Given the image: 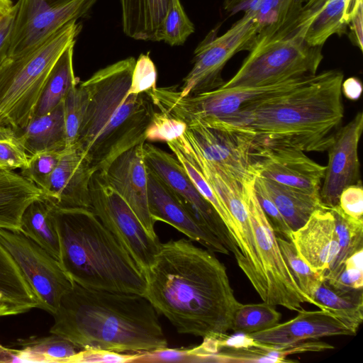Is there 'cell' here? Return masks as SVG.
I'll return each mask as SVG.
<instances>
[{
  "label": "cell",
  "instance_id": "obj_5",
  "mask_svg": "<svg viewBox=\"0 0 363 363\" xmlns=\"http://www.w3.org/2000/svg\"><path fill=\"white\" fill-rule=\"evenodd\" d=\"M60 262L84 288L144 296L145 274L90 208H58Z\"/></svg>",
  "mask_w": 363,
  "mask_h": 363
},
{
  "label": "cell",
  "instance_id": "obj_37",
  "mask_svg": "<svg viewBox=\"0 0 363 363\" xmlns=\"http://www.w3.org/2000/svg\"><path fill=\"white\" fill-rule=\"evenodd\" d=\"M277 240L284 258L298 286L311 298L315 289L324 277L315 272L301 258L291 240L280 237H277Z\"/></svg>",
  "mask_w": 363,
  "mask_h": 363
},
{
  "label": "cell",
  "instance_id": "obj_7",
  "mask_svg": "<svg viewBox=\"0 0 363 363\" xmlns=\"http://www.w3.org/2000/svg\"><path fill=\"white\" fill-rule=\"evenodd\" d=\"M307 28L292 21L254 45L238 72L221 86H260L316 74L323 59V47L306 42Z\"/></svg>",
  "mask_w": 363,
  "mask_h": 363
},
{
  "label": "cell",
  "instance_id": "obj_20",
  "mask_svg": "<svg viewBox=\"0 0 363 363\" xmlns=\"http://www.w3.org/2000/svg\"><path fill=\"white\" fill-rule=\"evenodd\" d=\"M291 240L301 258L324 277L340 250L330 210L324 206L315 210L301 227L292 231Z\"/></svg>",
  "mask_w": 363,
  "mask_h": 363
},
{
  "label": "cell",
  "instance_id": "obj_6",
  "mask_svg": "<svg viewBox=\"0 0 363 363\" xmlns=\"http://www.w3.org/2000/svg\"><path fill=\"white\" fill-rule=\"evenodd\" d=\"M81 28L77 21H71L37 48L4 60L0 77V125L19 131L28 125L53 66L76 41Z\"/></svg>",
  "mask_w": 363,
  "mask_h": 363
},
{
  "label": "cell",
  "instance_id": "obj_55",
  "mask_svg": "<svg viewBox=\"0 0 363 363\" xmlns=\"http://www.w3.org/2000/svg\"><path fill=\"white\" fill-rule=\"evenodd\" d=\"M242 0H224L223 9L226 12H230L236 5Z\"/></svg>",
  "mask_w": 363,
  "mask_h": 363
},
{
  "label": "cell",
  "instance_id": "obj_48",
  "mask_svg": "<svg viewBox=\"0 0 363 363\" xmlns=\"http://www.w3.org/2000/svg\"><path fill=\"white\" fill-rule=\"evenodd\" d=\"M16 13L15 4L10 12L0 21V65L8 57Z\"/></svg>",
  "mask_w": 363,
  "mask_h": 363
},
{
  "label": "cell",
  "instance_id": "obj_52",
  "mask_svg": "<svg viewBox=\"0 0 363 363\" xmlns=\"http://www.w3.org/2000/svg\"><path fill=\"white\" fill-rule=\"evenodd\" d=\"M0 362H19L16 354V349H10L0 345Z\"/></svg>",
  "mask_w": 363,
  "mask_h": 363
},
{
  "label": "cell",
  "instance_id": "obj_31",
  "mask_svg": "<svg viewBox=\"0 0 363 363\" xmlns=\"http://www.w3.org/2000/svg\"><path fill=\"white\" fill-rule=\"evenodd\" d=\"M45 337H30L18 339L16 345L19 362H67L80 349L67 338L52 334Z\"/></svg>",
  "mask_w": 363,
  "mask_h": 363
},
{
  "label": "cell",
  "instance_id": "obj_10",
  "mask_svg": "<svg viewBox=\"0 0 363 363\" xmlns=\"http://www.w3.org/2000/svg\"><path fill=\"white\" fill-rule=\"evenodd\" d=\"M147 168L155 174L203 228L213 234L233 253L238 267L243 256L213 206L201 194L176 157L149 143L143 145Z\"/></svg>",
  "mask_w": 363,
  "mask_h": 363
},
{
  "label": "cell",
  "instance_id": "obj_54",
  "mask_svg": "<svg viewBox=\"0 0 363 363\" xmlns=\"http://www.w3.org/2000/svg\"><path fill=\"white\" fill-rule=\"evenodd\" d=\"M13 6L12 0H0V21L10 12Z\"/></svg>",
  "mask_w": 363,
  "mask_h": 363
},
{
  "label": "cell",
  "instance_id": "obj_8",
  "mask_svg": "<svg viewBox=\"0 0 363 363\" xmlns=\"http://www.w3.org/2000/svg\"><path fill=\"white\" fill-rule=\"evenodd\" d=\"M242 196L249 215L259 258L264 274L265 303L298 311L303 303L315 305L298 286L281 253L275 234L255 189V178L242 184Z\"/></svg>",
  "mask_w": 363,
  "mask_h": 363
},
{
  "label": "cell",
  "instance_id": "obj_13",
  "mask_svg": "<svg viewBox=\"0 0 363 363\" xmlns=\"http://www.w3.org/2000/svg\"><path fill=\"white\" fill-rule=\"evenodd\" d=\"M97 0H18L9 57L37 48L68 23L88 13Z\"/></svg>",
  "mask_w": 363,
  "mask_h": 363
},
{
  "label": "cell",
  "instance_id": "obj_30",
  "mask_svg": "<svg viewBox=\"0 0 363 363\" xmlns=\"http://www.w3.org/2000/svg\"><path fill=\"white\" fill-rule=\"evenodd\" d=\"M75 42L72 43L61 54L53 66L42 94L37 104L34 116L50 112L65 98L69 91L79 80L73 68V52Z\"/></svg>",
  "mask_w": 363,
  "mask_h": 363
},
{
  "label": "cell",
  "instance_id": "obj_28",
  "mask_svg": "<svg viewBox=\"0 0 363 363\" xmlns=\"http://www.w3.org/2000/svg\"><path fill=\"white\" fill-rule=\"evenodd\" d=\"M21 231L58 261L60 260L55 206L43 196L33 201L23 212Z\"/></svg>",
  "mask_w": 363,
  "mask_h": 363
},
{
  "label": "cell",
  "instance_id": "obj_53",
  "mask_svg": "<svg viewBox=\"0 0 363 363\" xmlns=\"http://www.w3.org/2000/svg\"><path fill=\"white\" fill-rule=\"evenodd\" d=\"M21 313V311L9 303L0 301V318L2 316L17 315Z\"/></svg>",
  "mask_w": 363,
  "mask_h": 363
},
{
  "label": "cell",
  "instance_id": "obj_4",
  "mask_svg": "<svg viewBox=\"0 0 363 363\" xmlns=\"http://www.w3.org/2000/svg\"><path fill=\"white\" fill-rule=\"evenodd\" d=\"M135 62L133 57L119 60L81 82L88 102L76 144L96 172L146 141L154 105L146 93H128Z\"/></svg>",
  "mask_w": 363,
  "mask_h": 363
},
{
  "label": "cell",
  "instance_id": "obj_22",
  "mask_svg": "<svg viewBox=\"0 0 363 363\" xmlns=\"http://www.w3.org/2000/svg\"><path fill=\"white\" fill-rule=\"evenodd\" d=\"M147 172L148 206L153 220L168 223L213 253L229 255L222 242L193 219L158 177L147 168Z\"/></svg>",
  "mask_w": 363,
  "mask_h": 363
},
{
  "label": "cell",
  "instance_id": "obj_9",
  "mask_svg": "<svg viewBox=\"0 0 363 363\" xmlns=\"http://www.w3.org/2000/svg\"><path fill=\"white\" fill-rule=\"evenodd\" d=\"M217 30H211L195 49L193 67L179 91L181 96L209 91L225 83L221 72L228 60L238 52L250 51L253 46L257 35L254 14L245 13L220 36H217Z\"/></svg>",
  "mask_w": 363,
  "mask_h": 363
},
{
  "label": "cell",
  "instance_id": "obj_25",
  "mask_svg": "<svg viewBox=\"0 0 363 363\" xmlns=\"http://www.w3.org/2000/svg\"><path fill=\"white\" fill-rule=\"evenodd\" d=\"M43 192L21 174L0 169V228L21 231V221L26 208L41 198Z\"/></svg>",
  "mask_w": 363,
  "mask_h": 363
},
{
  "label": "cell",
  "instance_id": "obj_21",
  "mask_svg": "<svg viewBox=\"0 0 363 363\" xmlns=\"http://www.w3.org/2000/svg\"><path fill=\"white\" fill-rule=\"evenodd\" d=\"M297 312V315L289 321L249 335L259 342L278 347L307 340L357 333L328 311L302 308Z\"/></svg>",
  "mask_w": 363,
  "mask_h": 363
},
{
  "label": "cell",
  "instance_id": "obj_12",
  "mask_svg": "<svg viewBox=\"0 0 363 363\" xmlns=\"http://www.w3.org/2000/svg\"><path fill=\"white\" fill-rule=\"evenodd\" d=\"M89 189L90 209L145 274L160 250L159 239L147 233L130 206L99 172L92 175Z\"/></svg>",
  "mask_w": 363,
  "mask_h": 363
},
{
  "label": "cell",
  "instance_id": "obj_47",
  "mask_svg": "<svg viewBox=\"0 0 363 363\" xmlns=\"http://www.w3.org/2000/svg\"><path fill=\"white\" fill-rule=\"evenodd\" d=\"M338 206L347 216L363 220V189L360 180L343 189Z\"/></svg>",
  "mask_w": 363,
  "mask_h": 363
},
{
  "label": "cell",
  "instance_id": "obj_15",
  "mask_svg": "<svg viewBox=\"0 0 363 363\" xmlns=\"http://www.w3.org/2000/svg\"><path fill=\"white\" fill-rule=\"evenodd\" d=\"M254 176L319 195L326 166L309 158L303 151L289 147H259L250 149Z\"/></svg>",
  "mask_w": 363,
  "mask_h": 363
},
{
  "label": "cell",
  "instance_id": "obj_56",
  "mask_svg": "<svg viewBox=\"0 0 363 363\" xmlns=\"http://www.w3.org/2000/svg\"><path fill=\"white\" fill-rule=\"evenodd\" d=\"M4 62H3V63L0 65V77H1V74L2 69H3Z\"/></svg>",
  "mask_w": 363,
  "mask_h": 363
},
{
  "label": "cell",
  "instance_id": "obj_41",
  "mask_svg": "<svg viewBox=\"0 0 363 363\" xmlns=\"http://www.w3.org/2000/svg\"><path fill=\"white\" fill-rule=\"evenodd\" d=\"M63 150L41 152L30 156L28 165L21 170V174L43 192Z\"/></svg>",
  "mask_w": 363,
  "mask_h": 363
},
{
  "label": "cell",
  "instance_id": "obj_50",
  "mask_svg": "<svg viewBox=\"0 0 363 363\" xmlns=\"http://www.w3.org/2000/svg\"><path fill=\"white\" fill-rule=\"evenodd\" d=\"M362 7L363 6L358 9L348 25L350 29V33H349L350 38L360 50H362Z\"/></svg>",
  "mask_w": 363,
  "mask_h": 363
},
{
  "label": "cell",
  "instance_id": "obj_24",
  "mask_svg": "<svg viewBox=\"0 0 363 363\" xmlns=\"http://www.w3.org/2000/svg\"><path fill=\"white\" fill-rule=\"evenodd\" d=\"M171 0H120L124 33L135 40L162 41Z\"/></svg>",
  "mask_w": 363,
  "mask_h": 363
},
{
  "label": "cell",
  "instance_id": "obj_2",
  "mask_svg": "<svg viewBox=\"0 0 363 363\" xmlns=\"http://www.w3.org/2000/svg\"><path fill=\"white\" fill-rule=\"evenodd\" d=\"M343 77L339 70L321 72L290 90L253 101L222 119L203 122L238 134L250 149L326 151L344 116Z\"/></svg>",
  "mask_w": 363,
  "mask_h": 363
},
{
  "label": "cell",
  "instance_id": "obj_16",
  "mask_svg": "<svg viewBox=\"0 0 363 363\" xmlns=\"http://www.w3.org/2000/svg\"><path fill=\"white\" fill-rule=\"evenodd\" d=\"M183 134L206 160L242 184L255 178L250 168V146L238 134L202 121L187 125Z\"/></svg>",
  "mask_w": 363,
  "mask_h": 363
},
{
  "label": "cell",
  "instance_id": "obj_43",
  "mask_svg": "<svg viewBox=\"0 0 363 363\" xmlns=\"http://www.w3.org/2000/svg\"><path fill=\"white\" fill-rule=\"evenodd\" d=\"M186 124L163 111H155L145 133L146 140L168 142L181 136Z\"/></svg>",
  "mask_w": 363,
  "mask_h": 363
},
{
  "label": "cell",
  "instance_id": "obj_3",
  "mask_svg": "<svg viewBox=\"0 0 363 363\" xmlns=\"http://www.w3.org/2000/svg\"><path fill=\"white\" fill-rule=\"evenodd\" d=\"M158 315L144 296L73 283L53 315L50 333L82 350L139 353L167 347Z\"/></svg>",
  "mask_w": 363,
  "mask_h": 363
},
{
  "label": "cell",
  "instance_id": "obj_58",
  "mask_svg": "<svg viewBox=\"0 0 363 363\" xmlns=\"http://www.w3.org/2000/svg\"><path fill=\"white\" fill-rule=\"evenodd\" d=\"M1 169V168H0Z\"/></svg>",
  "mask_w": 363,
  "mask_h": 363
},
{
  "label": "cell",
  "instance_id": "obj_23",
  "mask_svg": "<svg viewBox=\"0 0 363 363\" xmlns=\"http://www.w3.org/2000/svg\"><path fill=\"white\" fill-rule=\"evenodd\" d=\"M362 0H308L303 10L311 19L305 40L313 46L323 47L333 35L342 36Z\"/></svg>",
  "mask_w": 363,
  "mask_h": 363
},
{
  "label": "cell",
  "instance_id": "obj_35",
  "mask_svg": "<svg viewBox=\"0 0 363 363\" xmlns=\"http://www.w3.org/2000/svg\"><path fill=\"white\" fill-rule=\"evenodd\" d=\"M281 317L274 306L265 302L241 304L235 312L231 330L246 334L262 331L279 323Z\"/></svg>",
  "mask_w": 363,
  "mask_h": 363
},
{
  "label": "cell",
  "instance_id": "obj_36",
  "mask_svg": "<svg viewBox=\"0 0 363 363\" xmlns=\"http://www.w3.org/2000/svg\"><path fill=\"white\" fill-rule=\"evenodd\" d=\"M88 102V94L79 82L63 100L67 147L74 145L79 139Z\"/></svg>",
  "mask_w": 363,
  "mask_h": 363
},
{
  "label": "cell",
  "instance_id": "obj_32",
  "mask_svg": "<svg viewBox=\"0 0 363 363\" xmlns=\"http://www.w3.org/2000/svg\"><path fill=\"white\" fill-rule=\"evenodd\" d=\"M0 301L21 313L38 308V301L17 264L0 243Z\"/></svg>",
  "mask_w": 363,
  "mask_h": 363
},
{
  "label": "cell",
  "instance_id": "obj_42",
  "mask_svg": "<svg viewBox=\"0 0 363 363\" xmlns=\"http://www.w3.org/2000/svg\"><path fill=\"white\" fill-rule=\"evenodd\" d=\"M29 155L21 143L17 132L0 125V164L11 170L26 168Z\"/></svg>",
  "mask_w": 363,
  "mask_h": 363
},
{
  "label": "cell",
  "instance_id": "obj_33",
  "mask_svg": "<svg viewBox=\"0 0 363 363\" xmlns=\"http://www.w3.org/2000/svg\"><path fill=\"white\" fill-rule=\"evenodd\" d=\"M307 1L261 0L258 9L253 13L257 24L253 46L271 38L294 21Z\"/></svg>",
  "mask_w": 363,
  "mask_h": 363
},
{
  "label": "cell",
  "instance_id": "obj_51",
  "mask_svg": "<svg viewBox=\"0 0 363 363\" xmlns=\"http://www.w3.org/2000/svg\"><path fill=\"white\" fill-rule=\"evenodd\" d=\"M342 94L351 101H357L362 93V84L361 81L355 77H351L342 82Z\"/></svg>",
  "mask_w": 363,
  "mask_h": 363
},
{
  "label": "cell",
  "instance_id": "obj_39",
  "mask_svg": "<svg viewBox=\"0 0 363 363\" xmlns=\"http://www.w3.org/2000/svg\"><path fill=\"white\" fill-rule=\"evenodd\" d=\"M194 30L180 0H171L163 22L162 41L171 46L182 45Z\"/></svg>",
  "mask_w": 363,
  "mask_h": 363
},
{
  "label": "cell",
  "instance_id": "obj_27",
  "mask_svg": "<svg viewBox=\"0 0 363 363\" xmlns=\"http://www.w3.org/2000/svg\"><path fill=\"white\" fill-rule=\"evenodd\" d=\"M286 220L292 231L301 227L313 212L323 205L320 196L255 176Z\"/></svg>",
  "mask_w": 363,
  "mask_h": 363
},
{
  "label": "cell",
  "instance_id": "obj_46",
  "mask_svg": "<svg viewBox=\"0 0 363 363\" xmlns=\"http://www.w3.org/2000/svg\"><path fill=\"white\" fill-rule=\"evenodd\" d=\"M137 353H122L106 350L88 348L79 350L69 363H124L134 362Z\"/></svg>",
  "mask_w": 363,
  "mask_h": 363
},
{
  "label": "cell",
  "instance_id": "obj_38",
  "mask_svg": "<svg viewBox=\"0 0 363 363\" xmlns=\"http://www.w3.org/2000/svg\"><path fill=\"white\" fill-rule=\"evenodd\" d=\"M201 194L217 211L238 245V232L230 213L216 196L196 166L178 151H172ZM240 249V248H239Z\"/></svg>",
  "mask_w": 363,
  "mask_h": 363
},
{
  "label": "cell",
  "instance_id": "obj_26",
  "mask_svg": "<svg viewBox=\"0 0 363 363\" xmlns=\"http://www.w3.org/2000/svg\"><path fill=\"white\" fill-rule=\"evenodd\" d=\"M18 139L30 156L45 151H62L67 147L63 101L50 112L34 116Z\"/></svg>",
  "mask_w": 363,
  "mask_h": 363
},
{
  "label": "cell",
  "instance_id": "obj_11",
  "mask_svg": "<svg viewBox=\"0 0 363 363\" xmlns=\"http://www.w3.org/2000/svg\"><path fill=\"white\" fill-rule=\"evenodd\" d=\"M0 243L21 270L38 308L53 315L74 283L60 261L20 230L0 228Z\"/></svg>",
  "mask_w": 363,
  "mask_h": 363
},
{
  "label": "cell",
  "instance_id": "obj_57",
  "mask_svg": "<svg viewBox=\"0 0 363 363\" xmlns=\"http://www.w3.org/2000/svg\"><path fill=\"white\" fill-rule=\"evenodd\" d=\"M0 168H5L0 164Z\"/></svg>",
  "mask_w": 363,
  "mask_h": 363
},
{
  "label": "cell",
  "instance_id": "obj_34",
  "mask_svg": "<svg viewBox=\"0 0 363 363\" xmlns=\"http://www.w3.org/2000/svg\"><path fill=\"white\" fill-rule=\"evenodd\" d=\"M328 208L335 219L340 250L325 275L337 270L350 256L363 250V220L347 216L338 205Z\"/></svg>",
  "mask_w": 363,
  "mask_h": 363
},
{
  "label": "cell",
  "instance_id": "obj_14",
  "mask_svg": "<svg viewBox=\"0 0 363 363\" xmlns=\"http://www.w3.org/2000/svg\"><path fill=\"white\" fill-rule=\"evenodd\" d=\"M167 144L171 151H178L199 169L233 219L245 264L249 268L259 267L261 263L242 196V184L206 160L184 134Z\"/></svg>",
  "mask_w": 363,
  "mask_h": 363
},
{
  "label": "cell",
  "instance_id": "obj_29",
  "mask_svg": "<svg viewBox=\"0 0 363 363\" xmlns=\"http://www.w3.org/2000/svg\"><path fill=\"white\" fill-rule=\"evenodd\" d=\"M311 298L315 306L333 313L357 333L363 320V289H337L323 279Z\"/></svg>",
  "mask_w": 363,
  "mask_h": 363
},
{
  "label": "cell",
  "instance_id": "obj_49",
  "mask_svg": "<svg viewBox=\"0 0 363 363\" xmlns=\"http://www.w3.org/2000/svg\"><path fill=\"white\" fill-rule=\"evenodd\" d=\"M236 333V334L230 336L227 335L226 333L217 336L220 350L223 348H248L258 345L259 342L255 340L249 334L241 332Z\"/></svg>",
  "mask_w": 363,
  "mask_h": 363
},
{
  "label": "cell",
  "instance_id": "obj_45",
  "mask_svg": "<svg viewBox=\"0 0 363 363\" xmlns=\"http://www.w3.org/2000/svg\"><path fill=\"white\" fill-rule=\"evenodd\" d=\"M255 189L259 203L277 237L291 240L292 230L263 186L255 178Z\"/></svg>",
  "mask_w": 363,
  "mask_h": 363
},
{
  "label": "cell",
  "instance_id": "obj_19",
  "mask_svg": "<svg viewBox=\"0 0 363 363\" xmlns=\"http://www.w3.org/2000/svg\"><path fill=\"white\" fill-rule=\"evenodd\" d=\"M95 172L77 144L66 147L43 196L58 208H90L89 184Z\"/></svg>",
  "mask_w": 363,
  "mask_h": 363
},
{
  "label": "cell",
  "instance_id": "obj_17",
  "mask_svg": "<svg viewBox=\"0 0 363 363\" xmlns=\"http://www.w3.org/2000/svg\"><path fill=\"white\" fill-rule=\"evenodd\" d=\"M363 130V113L358 112L337 130L328 148V162L319 196L323 206L338 205L341 191L359 181L358 145Z\"/></svg>",
  "mask_w": 363,
  "mask_h": 363
},
{
  "label": "cell",
  "instance_id": "obj_40",
  "mask_svg": "<svg viewBox=\"0 0 363 363\" xmlns=\"http://www.w3.org/2000/svg\"><path fill=\"white\" fill-rule=\"evenodd\" d=\"M362 252L350 256L335 272L324 277L333 287L341 290L363 289Z\"/></svg>",
  "mask_w": 363,
  "mask_h": 363
},
{
  "label": "cell",
  "instance_id": "obj_1",
  "mask_svg": "<svg viewBox=\"0 0 363 363\" xmlns=\"http://www.w3.org/2000/svg\"><path fill=\"white\" fill-rule=\"evenodd\" d=\"M144 296L181 334L217 337L232 329L242 304L225 265L189 239L161 243L145 271Z\"/></svg>",
  "mask_w": 363,
  "mask_h": 363
},
{
  "label": "cell",
  "instance_id": "obj_44",
  "mask_svg": "<svg viewBox=\"0 0 363 363\" xmlns=\"http://www.w3.org/2000/svg\"><path fill=\"white\" fill-rule=\"evenodd\" d=\"M157 69L149 54H140L133 71L129 94L147 93L157 87Z\"/></svg>",
  "mask_w": 363,
  "mask_h": 363
},
{
  "label": "cell",
  "instance_id": "obj_18",
  "mask_svg": "<svg viewBox=\"0 0 363 363\" xmlns=\"http://www.w3.org/2000/svg\"><path fill=\"white\" fill-rule=\"evenodd\" d=\"M144 143H139L116 157L102 172L105 182L130 206L147 233L158 238L155 221L148 206L147 172L144 159Z\"/></svg>",
  "mask_w": 363,
  "mask_h": 363
}]
</instances>
